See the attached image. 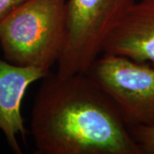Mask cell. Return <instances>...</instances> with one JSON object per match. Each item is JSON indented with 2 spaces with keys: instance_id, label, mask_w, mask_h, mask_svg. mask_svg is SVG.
I'll return each mask as SVG.
<instances>
[{
  "instance_id": "4",
  "label": "cell",
  "mask_w": 154,
  "mask_h": 154,
  "mask_svg": "<svg viewBox=\"0 0 154 154\" xmlns=\"http://www.w3.org/2000/svg\"><path fill=\"white\" fill-rule=\"evenodd\" d=\"M114 101L128 128L154 126V66L102 53L85 72Z\"/></svg>"
},
{
  "instance_id": "8",
  "label": "cell",
  "mask_w": 154,
  "mask_h": 154,
  "mask_svg": "<svg viewBox=\"0 0 154 154\" xmlns=\"http://www.w3.org/2000/svg\"><path fill=\"white\" fill-rule=\"evenodd\" d=\"M26 0H0V22Z\"/></svg>"
},
{
  "instance_id": "5",
  "label": "cell",
  "mask_w": 154,
  "mask_h": 154,
  "mask_svg": "<svg viewBox=\"0 0 154 154\" xmlns=\"http://www.w3.org/2000/svg\"><path fill=\"white\" fill-rule=\"evenodd\" d=\"M102 53L154 66V0L133 4L107 38Z\"/></svg>"
},
{
  "instance_id": "2",
  "label": "cell",
  "mask_w": 154,
  "mask_h": 154,
  "mask_svg": "<svg viewBox=\"0 0 154 154\" xmlns=\"http://www.w3.org/2000/svg\"><path fill=\"white\" fill-rule=\"evenodd\" d=\"M67 0H26L0 22L6 61L45 72L57 63L67 36Z\"/></svg>"
},
{
  "instance_id": "7",
  "label": "cell",
  "mask_w": 154,
  "mask_h": 154,
  "mask_svg": "<svg viewBox=\"0 0 154 154\" xmlns=\"http://www.w3.org/2000/svg\"><path fill=\"white\" fill-rule=\"evenodd\" d=\"M128 129L142 154H154V126L138 125Z\"/></svg>"
},
{
  "instance_id": "3",
  "label": "cell",
  "mask_w": 154,
  "mask_h": 154,
  "mask_svg": "<svg viewBox=\"0 0 154 154\" xmlns=\"http://www.w3.org/2000/svg\"><path fill=\"white\" fill-rule=\"evenodd\" d=\"M134 0H67V36L57 73H84Z\"/></svg>"
},
{
  "instance_id": "1",
  "label": "cell",
  "mask_w": 154,
  "mask_h": 154,
  "mask_svg": "<svg viewBox=\"0 0 154 154\" xmlns=\"http://www.w3.org/2000/svg\"><path fill=\"white\" fill-rule=\"evenodd\" d=\"M39 154H142L114 101L87 73H48L34 99Z\"/></svg>"
},
{
  "instance_id": "6",
  "label": "cell",
  "mask_w": 154,
  "mask_h": 154,
  "mask_svg": "<svg viewBox=\"0 0 154 154\" xmlns=\"http://www.w3.org/2000/svg\"><path fill=\"white\" fill-rule=\"evenodd\" d=\"M48 73L0 59V130L16 153H22L17 135L25 140L27 134L21 111L23 97L32 83L42 80Z\"/></svg>"
}]
</instances>
